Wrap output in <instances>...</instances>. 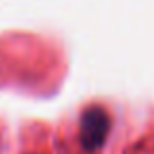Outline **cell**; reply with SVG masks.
Returning a JSON list of instances; mask_svg holds the SVG:
<instances>
[{
    "instance_id": "obj_1",
    "label": "cell",
    "mask_w": 154,
    "mask_h": 154,
    "mask_svg": "<svg viewBox=\"0 0 154 154\" xmlns=\"http://www.w3.org/2000/svg\"><path fill=\"white\" fill-rule=\"evenodd\" d=\"M109 129H111V117L102 105H88L82 109L78 121V137L86 152L98 150L103 146Z\"/></svg>"
}]
</instances>
